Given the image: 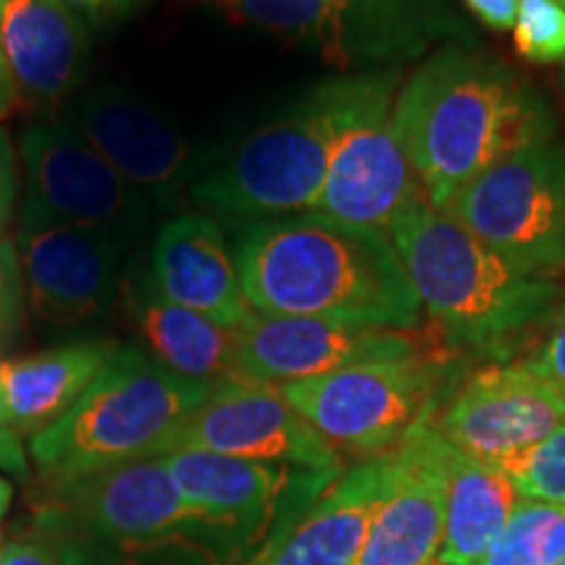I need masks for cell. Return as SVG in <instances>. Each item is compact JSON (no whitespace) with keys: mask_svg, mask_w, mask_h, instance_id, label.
<instances>
[{"mask_svg":"<svg viewBox=\"0 0 565 565\" xmlns=\"http://www.w3.org/2000/svg\"><path fill=\"white\" fill-rule=\"evenodd\" d=\"M513 45L536 66L565 63V9L555 0H519Z\"/></svg>","mask_w":565,"mask_h":565,"instance_id":"29","label":"cell"},{"mask_svg":"<svg viewBox=\"0 0 565 565\" xmlns=\"http://www.w3.org/2000/svg\"><path fill=\"white\" fill-rule=\"evenodd\" d=\"M526 370H532L550 383H565V303L557 309L553 328L540 349L524 362Z\"/></svg>","mask_w":565,"mask_h":565,"instance_id":"31","label":"cell"},{"mask_svg":"<svg viewBox=\"0 0 565 565\" xmlns=\"http://www.w3.org/2000/svg\"><path fill=\"white\" fill-rule=\"evenodd\" d=\"M445 534L437 563L482 565L511 519L519 492L505 471L445 440Z\"/></svg>","mask_w":565,"mask_h":565,"instance_id":"24","label":"cell"},{"mask_svg":"<svg viewBox=\"0 0 565 565\" xmlns=\"http://www.w3.org/2000/svg\"><path fill=\"white\" fill-rule=\"evenodd\" d=\"M553 387H555L557 398H561V404H563V408H565V383H553Z\"/></svg>","mask_w":565,"mask_h":565,"instance_id":"40","label":"cell"},{"mask_svg":"<svg viewBox=\"0 0 565 565\" xmlns=\"http://www.w3.org/2000/svg\"><path fill=\"white\" fill-rule=\"evenodd\" d=\"M246 532L252 529L217 524L139 540L68 536L53 545L58 550L61 565H228L233 542Z\"/></svg>","mask_w":565,"mask_h":565,"instance_id":"25","label":"cell"},{"mask_svg":"<svg viewBox=\"0 0 565 565\" xmlns=\"http://www.w3.org/2000/svg\"><path fill=\"white\" fill-rule=\"evenodd\" d=\"M17 196H19V160L17 150H13V141L9 131L0 129V242H3V233L13 221V210H17Z\"/></svg>","mask_w":565,"mask_h":565,"instance_id":"32","label":"cell"},{"mask_svg":"<svg viewBox=\"0 0 565 565\" xmlns=\"http://www.w3.org/2000/svg\"><path fill=\"white\" fill-rule=\"evenodd\" d=\"M424 200L419 175L395 134L391 103L343 139L312 212L387 233L406 210Z\"/></svg>","mask_w":565,"mask_h":565,"instance_id":"16","label":"cell"},{"mask_svg":"<svg viewBox=\"0 0 565 565\" xmlns=\"http://www.w3.org/2000/svg\"><path fill=\"white\" fill-rule=\"evenodd\" d=\"M0 471L17 477L19 482H24L30 477V458H26L24 445L19 443L17 435L0 429Z\"/></svg>","mask_w":565,"mask_h":565,"instance_id":"36","label":"cell"},{"mask_svg":"<svg viewBox=\"0 0 565 565\" xmlns=\"http://www.w3.org/2000/svg\"><path fill=\"white\" fill-rule=\"evenodd\" d=\"M126 244L108 231L21 215L13 249L30 307L53 324L108 312L121 280Z\"/></svg>","mask_w":565,"mask_h":565,"instance_id":"11","label":"cell"},{"mask_svg":"<svg viewBox=\"0 0 565 565\" xmlns=\"http://www.w3.org/2000/svg\"><path fill=\"white\" fill-rule=\"evenodd\" d=\"M171 450H210L246 461L341 471L338 448L282 398L278 385L244 377L212 387L207 401L186 416L162 454Z\"/></svg>","mask_w":565,"mask_h":565,"instance_id":"10","label":"cell"},{"mask_svg":"<svg viewBox=\"0 0 565 565\" xmlns=\"http://www.w3.org/2000/svg\"><path fill=\"white\" fill-rule=\"evenodd\" d=\"M398 68L317 84L278 121L233 147L194 181L204 207L244 217H280L315 207L343 139L398 95Z\"/></svg>","mask_w":565,"mask_h":565,"instance_id":"3","label":"cell"},{"mask_svg":"<svg viewBox=\"0 0 565 565\" xmlns=\"http://www.w3.org/2000/svg\"><path fill=\"white\" fill-rule=\"evenodd\" d=\"M445 437L427 419L387 454L383 498L356 565H435L445 534Z\"/></svg>","mask_w":565,"mask_h":565,"instance_id":"15","label":"cell"},{"mask_svg":"<svg viewBox=\"0 0 565 565\" xmlns=\"http://www.w3.org/2000/svg\"><path fill=\"white\" fill-rule=\"evenodd\" d=\"M21 215L116 233L131 242L150 221V200L63 121L21 134Z\"/></svg>","mask_w":565,"mask_h":565,"instance_id":"9","label":"cell"},{"mask_svg":"<svg viewBox=\"0 0 565 565\" xmlns=\"http://www.w3.org/2000/svg\"><path fill=\"white\" fill-rule=\"evenodd\" d=\"M233 257L257 315L398 330L422 320L419 296L383 231L307 210L257 223Z\"/></svg>","mask_w":565,"mask_h":565,"instance_id":"2","label":"cell"},{"mask_svg":"<svg viewBox=\"0 0 565 565\" xmlns=\"http://www.w3.org/2000/svg\"><path fill=\"white\" fill-rule=\"evenodd\" d=\"M338 13L349 66L404 63L463 38L454 0H328Z\"/></svg>","mask_w":565,"mask_h":565,"instance_id":"23","label":"cell"},{"mask_svg":"<svg viewBox=\"0 0 565 565\" xmlns=\"http://www.w3.org/2000/svg\"><path fill=\"white\" fill-rule=\"evenodd\" d=\"M0 565H61L51 540H24L0 547Z\"/></svg>","mask_w":565,"mask_h":565,"instance_id":"33","label":"cell"},{"mask_svg":"<svg viewBox=\"0 0 565 565\" xmlns=\"http://www.w3.org/2000/svg\"><path fill=\"white\" fill-rule=\"evenodd\" d=\"M561 565H565V557H563V561H561Z\"/></svg>","mask_w":565,"mask_h":565,"instance_id":"43","label":"cell"},{"mask_svg":"<svg viewBox=\"0 0 565 565\" xmlns=\"http://www.w3.org/2000/svg\"><path fill=\"white\" fill-rule=\"evenodd\" d=\"M13 505V484L6 477H0V521L6 519V513Z\"/></svg>","mask_w":565,"mask_h":565,"instance_id":"38","label":"cell"},{"mask_svg":"<svg viewBox=\"0 0 565 565\" xmlns=\"http://www.w3.org/2000/svg\"><path fill=\"white\" fill-rule=\"evenodd\" d=\"M129 315L141 341L139 349L166 370L212 385L238 377L236 330L168 301L152 280L134 282Z\"/></svg>","mask_w":565,"mask_h":565,"instance_id":"22","label":"cell"},{"mask_svg":"<svg viewBox=\"0 0 565 565\" xmlns=\"http://www.w3.org/2000/svg\"><path fill=\"white\" fill-rule=\"evenodd\" d=\"M561 79H563V89H565V63H563V74H561Z\"/></svg>","mask_w":565,"mask_h":565,"instance_id":"41","label":"cell"},{"mask_svg":"<svg viewBox=\"0 0 565 565\" xmlns=\"http://www.w3.org/2000/svg\"><path fill=\"white\" fill-rule=\"evenodd\" d=\"M393 126L437 210L508 154L553 139L555 118L505 63L448 42L398 87Z\"/></svg>","mask_w":565,"mask_h":565,"instance_id":"1","label":"cell"},{"mask_svg":"<svg viewBox=\"0 0 565 565\" xmlns=\"http://www.w3.org/2000/svg\"><path fill=\"white\" fill-rule=\"evenodd\" d=\"M463 3L490 30H513L519 0H463Z\"/></svg>","mask_w":565,"mask_h":565,"instance_id":"35","label":"cell"},{"mask_svg":"<svg viewBox=\"0 0 565 565\" xmlns=\"http://www.w3.org/2000/svg\"><path fill=\"white\" fill-rule=\"evenodd\" d=\"M437 433L479 461L503 466L565 427L550 380L521 366H484L433 416Z\"/></svg>","mask_w":565,"mask_h":565,"instance_id":"12","label":"cell"},{"mask_svg":"<svg viewBox=\"0 0 565 565\" xmlns=\"http://www.w3.org/2000/svg\"><path fill=\"white\" fill-rule=\"evenodd\" d=\"M422 309L450 341L490 345L553 307L557 286L511 270L475 233L427 200L387 231Z\"/></svg>","mask_w":565,"mask_h":565,"instance_id":"5","label":"cell"},{"mask_svg":"<svg viewBox=\"0 0 565 565\" xmlns=\"http://www.w3.org/2000/svg\"><path fill=\"white\" fill-rule=\"evenodd\" d=\"M24 280H21L19 257L11 242H0V345L17 335L24 317Z\"/></svg>","mask_w":565,"mask_h":565,"instance_id":"30","label":"cell"},{"mask_svg":"<svg viewBox=\"0 0 565 565\" xmlns=\"http://www.w3.org/2000/svg\"><path fill=\"white\" fill-rule=\"evenodd\" d=\"M215 385L181 377L139 345L118 343L79 401L32 437L30 458L51 487L160 456Z\"/></svg>","mask_w":565,"mask_h":565,"instance_id":"4","label":"cell"},{"mask_svg":"<svg viewBox=\"0 0 565 565\" xmlns=\"http://www.w3.org/2000/svg\"><path fill=\"white\" fill-rule=\"evenodd\" d=\"M445 366L424 353L278 385L333 448L385 456L440 408Z\"/></svg>","mask_w":565,"mask_h":565,"instance_id":"7","label":"cell"},{"mask_svg":"<svg viewBox=\"0 0 565 565\" xmlns=\"http://www.w3.org/2000/svg\"><path fill=\"white\" fill-rule=\"evenodd\" d=\"M63 9L76 13L84 24H97V21L121 17V13L137 9L145 0H55Z\"/></svg>","mask_w":565,"mask_h":565,"instance_id":"34","label":"cell"},{"mask_svg":"<svg viewBox=\"0 0 565 565\" xmlns=\"http://www.w3.org/2000/svg\"><path fill=\"white\" fill-rule=\"evenodd\" d=\"M565 505L521 498L482 565H561Z\"/></svg>","mask_w":565,"mask_h":565,"instance_id":"27","label":"cell"},{"mask_svg":"<svg viewBox=\"0 0 565 565\" xmlns=\"http://www.w3.org/2000/svg\"><path fill=\"white\" fill-rule=\"evenodd\" d=\"M13 108V100L11 97H6V95H0V118L6 116V113H9Z\"/></svg>","mask_w":565,"mask_h":565,"instance_id":"39","label":"cell"},{"mask_svg":"<svg viewBox=\"0 0 565 565\" xmlns=\"http://www.w3.org/2000/svg\"><path fill=\"white\" fill-rule=\"evenodd\" d=\"M238 24L257 26L294 45L312 47L335 66L349 68L343 30L328 0H210Z\"/></svg>","mask_w":565,"mask_h":565,"instance_id":"26","label":"cell"},{"mask_svg":"<svg viewBox=\"0 0 565 565\" xmlns=\"http://www.w3.org/2000/svg\"><path fill=\"white\" fill-rule=\"evenodd\" d=\"M154 288L168 301L194 309L223 328L238 330L254 315L246 301L236 257L212 217L179 215L162 225L152 244Z\"/></svg>","mask_w":565,"mask_h":565,"instance_id":"17","label":"cell"},{"mask_svg":"<svg viewBox=\"0 0 565 565\" xmlns=\"http://www.w3.org/2000/svg\"><path fill=\"white\" fill-rule=\"evenodd\" d=\"M217 524L228 521L189 503L158 456L51 484L32 519L34 532L51 542L68 536L139 540Z\"/></svg>","mask_w":565,"mask_h":565,"instance_id":"8","label":"cell"},{"mask_svg":"<svg viewBox=\"0 0 565 565\" xmlns=\"http://www.w3.org/2000/svg\"><path fill=\"white\" fill-rule=\"evenodd\" d=\"M0 95L11 97V100L17 97V82H13L11 68H9V63H6L3 51H0Z\"/></svg>","mask_w":565,"mask_h":565,"instance_id":"37","label":"cell"},{"mask_svg":"<svg viewBox=\"0 0 565 565\" xmlns=\"http://www.w3.org/2000/svg\"><path fill=\"white\" fill-rule=\"evenodd\" d=\"M236 333V374L270 385L422 353L419 335L414 330L370 328L315 317L254 312Z\"/></svg>","mask_w":565,"mask_h":565,"instance_id":"13","label":"cell"},{"mask_svg":"<svg viewBox=\"0 0 565 565\" xmlns=\"http://www.w3.org/2000/svg\"><path fill=\"white\" fill-rule=\"evenodd\" d=\"M445 212L519 275L565 270V147L547 139L508 154Z\"/></svg>","mask_w":565,"mask_h":565,"instance_id":"6","label":"cell"},{"mask_svg":"<svg viewBox=\"0 0 565 565\" xmlns=\"http://www.w3.org/2000/svg\"><path fill=\"white\" fill-rule=\"evenodd\" d=\"M498 469L505 471L519 498L565 505V427Z\"/></svg>","mask_w":565,"mask_h":565,"instance_id":"28","label":"cell"},{"mask_svg":"<svg viewBox=\"0 0 565 565\" xmlns=\"http://www.w3.org/2000/svg\"><path fill=\"white\" fill-rule=\"evenodd\" d=\"M0 51L17 92L34 105H55L84 79L89 32L55 0H0Z\"/></svg>","mask_w":565,"mask_h":565,"instance_id":"18","label":"cell"},{"mask_svg":"<svg viewBox=\"0 0 565 565\" xmlns=\"http://www.w3.org/2000/svg\"><path fill=\"white\" fill-rule=\"evenodd\" d=\"M158 458L171 471L189 503L244 529L259 526V521L275 513L278 500L324 475V471L296 469L286 463L246 461L210 450H171Z\"/></svg>","mask_w":565,"mask_h":565,"instance_id":"19","label":"cell"},{"mask_svg":"<svg viewBox=\"0 0 565 565\" xmlns=\"http://www.w3.org/2000/svg\"><path fill=\"white\" fill-rule=\"evenodd\" d=\"M555 3H561V6H563V9H565V0H555Z\"/></svg>","mask_w":565,"mask_h":565,"instance_id":"42","label":"cell"},{"mask_svg":"<svg viewBox=\"0 0 565 565\" xmlns=\"http://www.w3.org/2000/svg\"><path fill=\"white\" fill-rule=\"evenodd\" d=\"M435 565H443V563H435Z\"/></svg>","mask_w":565,"mask_h":565,"instance_id":"44","label":"cell"},{"mask_svg":"<svg viewBox=\"0 0 565 565\" xmlns=\"http://www.w3.org/2000/svg\"><path fill=\"white\" fill-rule=\"evenodd\" d=\"M385 479L387 454L353 466L320 494L259 565H356Z\"/></svg>","mask_w":565,"mask_h":565,"instance_id":"21","label":"cell"},{"mask_svg":"<svg viewBox=\"0 0 565 565\" xmlns=\"http://www.w3.org/2000/svg\"><path fill=\"white\" fill-rule=\"evenodd\" d=\"M63 121L150 202L166 207L181 194L192 171V147L160 110L134 92L92 89L68 105Z\"/></svg>","mask_w":565,"mask_h":565,"instance_id":"14","label":"cell"},{"mask_svg":"<svg viewBox=\"0 0 565 565\" xmlns=\"http://www.w3.org/2000/svg\"><path fill=\"white\" fill-rule=\"evenodd\" d=\"M118 341H79L26 356L0 359V429L38 435L87 391Z\"/></svg>","mask_w":565,"mask_h":565,"instance_id":"20","label":"cell"}]
</instances>
